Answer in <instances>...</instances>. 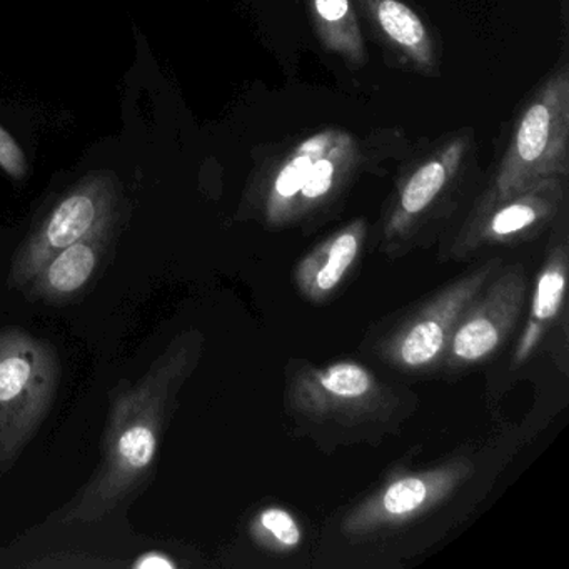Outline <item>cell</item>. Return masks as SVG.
<instances>
[{"mask_svg": "<svg viewBox=\"0 0 569 569\" xmlns=\"http://www.w3.org/2000/svg\"><path fill=\"white\" fill-rule=\"evenodd\" d=\"M202 349L204 336L188 329L169 342L138 381L119 382L111 392L99 465L59 511V522L102 521L148 485L179 392L198 368Z\"/></svg>", "mask_w": 569, "mask_h": 569, "instance_id": "6da1fadb", "label": "cell"}, {"mask_svg": "<svg viewBox=\"0 0 569 569\" xmlns=\"http://www.w3.org/2000/svg\"><path fill=\"white\" fill-rule=\"evenodd\" d=\"M61 382V358L48 339L0 329V476L14 468L48 418Z\"/></svg>", "mask_w": 569, "mask_h": 569, "instance_id": "7a4b0ae2", "label": "cell"}, {"mask_svg": "<svg viewBox=\"0 0 569 569\" xmlns=\"http://www.w3.org/2000/svg\"><path fill=\"white\" fill-rule=\"evenodd\" d=\"M569 172V72H552L519 114L508 151L479 202L508 198Z\"/></svg>", "mask_w": 569, "mask_h": 569, "instance_id": "3957f363", "label": "cell"}, {"mask_svg": "<svg viewBox=\"0 0 569 569\" xmlns=\"http://www.w3.org/2000/svg\"><path fill=\"white\" fill-rule=\"evenodd\" d=\"M286 399L305 421L345 428L381 422L396 409L391 389L355 361L298 369L289 379Z\"/></svg>", "mask_w": 569, "mask_h": 569, "instance_id": "277c9868", "label": "cell"}, {"mask_svg": "<svg viewBox=\"0 0 569 569\" xmlns=\"http://www.w3.org/2000/svg\"><path fill=\"white\" fill-rule=\"evenodd\" d=\"M501 268V259H489L432 295L382 339L381 358L402 371L441 366L462 316Z\"/></svg>", "mask_w": 569, "mask_h": 569, "instance_id": "5b68a950", "label": "cell"}, {"mask_svg": "<svg viewBox=\"0 0 569 569\" xmlns=\"http://www.w3.org/2000/svg\"><path fill=\"white\" fill-rule=\"evenodd\" d=\"M118 204L114 174L99 171L82 178L22 242L12 259L9 286L22 291L49 258L96 232L114 228Z\"/></svg>", "mask_w": 569, "mask_h": 569, "instance_id": "8992f818", "label": "cell"}, {"mask_svg": "<svg viewBox=\"0 0 569 569\" xmlns=\"http://www.w3.org/2000/svg\"><path fill=\"white\" fill-rule=\"evenodd\" d=\"M562 206V179H545L508 198L478 202L449 246V258L459 261L496 246L529 241L558 219Z\"/></svg>", "mask_w": 569, "mask_h": 569, "instance_id": "52a82bcc", "label": "cell"}, {"mask_svg": "<svg viewBox=\"0 0 569 569\" xmlns=\"http://www.w3.org/2000/svg\"><path fill=\"white\" fill-rule=\"evenodd\" d=\"M472 471L475 468L469 459L456 458L425 471L391 479L385 488L349 511L342 531L362 538L408 525L448 501L471 478Z\"/></svg>", "mask_w": 569, "mask_h": 569, "instance_id": "ba28073f", "label": "cell"}, {"mask_svg": "<svg viewBox=\"0 0 569 569\" xmlns=\"http://www.w3.org/2000/svg\"><path fill=\"white\" fill-rule=\"evenodd\" d=\"M526 298L528 276L525 268L502 264L462 316L441 366L466 369L492 358L515 331Z\"/></svg>", "mask_w": 569, "mask_h": 569, "instance_id": "9c48e42d", "label": "cell"}, {"mask_svg": "<svg viewBox=\"0 0 569 569\" xmlns=\"http://www.w3.org/2000/svg\"><path fill=\"white\" fill-rule=\"evenodd\" d=\"M465 152V141L455 139L441 151L429 156L399 186L396 201L389 208L385 221V238L389 244L408 241L425 216L435 209L436 202L455 181Z\"/></svg>", "mask_w": 569, "mask_h": 569, "instance_id": "30bf717a", "label": "cell"}, {"mask_svg": "<svg viewBox=\"0 0 569 569\" xmlns=\"http://www.w3.org/2000/svg\"><path fill=\"white\" fill-rule=\"evenodd\" d=\"M112 231L96 232L49 258L26 286L29 298L52 306L78 299L94 279Z\"/></svg>", "mask_w": 569, "mask_h": 569, "instance_id": "8fae6325", "label": "cell"}, {"mask_svg": "<svg viewBox=\"0 0 569 569\" xmlns=\"http://www.w3.org/2000/svg\"><path fill=\"white\" fill-rule=\"evenodd\" d=\"M366 236L368 224L358 219L319 242L296 268L299 292L315 305L328 301L358 262Z\"/></svg>", "mask_w": 569, "mask_h": 569, "instance_id": "7c38bea8", "label": "cell"}, {"mask_svg": "<svg viewBox=\"0 0 569 569\" xmlns=\"http://www.w3.org/2000/svg\"><path fill=\"white\" fill-rule=\"evenodd\" d=\"M335 129L318 132L311 138L299 142L288 154L282 156L276 162L274 169L269 172L262 182L259 208H261L262 221L271 228H284L288 226L289 212L305 184L306 178L311 172L316 159L331 144L336 136Z\"/></svg>", "mask_w": 569, "mask_h": 569, "instance_id": "4fadbf2b", "label": "cell"}, {"mask_svg": "<svg viewBox=\"0 0 569 569\" xmlns=\"http://www.w3.org/2000/svg\"><path fill=\"white\" fill-rule=\"evenodd\" d=\"M368 21L405 64L435 72L436 52L425 22L401 0H358Z\"/></svg>", "mask_w": 569, "mask_h": 569, "instance_id": "5bb4252c", "label": "cell"}, {"mask_svg": "<svg viewBox=\"0 0 569 569\" xmlns=\"http://www.w3.org/2000/svg\"><path fill=\"white\" fill-rule=\"evenodd\" d=\"M356 164L358 148L355 139L346 132H336L331 144L312 164L289 212L288 226L306 221L328 208L355 174Z\"/></svg>", "mask_w": 569, "mask_h": 569, "instance_id": "9a60e30c", "label": "cell"}, {"mask_svg": "<svg viewBox=\"0 0 569 569\" xmlns=\"http://www.w3.org/2000/svg\"><path fill=\"white\" fill-rule=\"evenodd\" d=\"M566 284H568V242L566 229L559 238H552L546 252L545 264L539 271L531 296L528 328L519 342L516 359L525 361L542 341L546 331L558 319L565 306Z\"/></svg>", "mask_w": 569, "mask_h": 569, "instance_id": "2e32d148", "label": "cell"}, {"mask_svg": "<svg viewBox=\"0 0 569 569\" xmlns=\"http://www.w3.org/2000/svg\"><path fill=\"white\" fill-rule=\"evenodd\" d=\"M316 32L328 51L352 68L366 64V46L352 0H311Z\"/></svg>", "mask_w": 569, "mask_h": 569, "instance_id": "e0dca14e", "label": "cell"}, {"mask_svg": "<svg viewBox=\"0 0 569 569\" xmlns=\"http://www.w3.org/2000/svg\"><path fill=\"white\" fill-rule=\"evenodd\" d=\"M252 538L274 551H289L301 545L302 532L291 512L282 508H266L251 526Z\"/></svg>", "mask_w": 569, "mask_h": 569, "instance_id": "ac0fdd59", "label": "cell"}, {"mask_svg": "<svg viewBox=\"0 0 569 569\" xmlns=\"http://www.w3.org/2000/svg\"><path fill=\"white\" fill-rule=\"evenodd\" d=\"M0 169L16 179L22 181L28 176L29 162L19 142L11 132L0 126Z\"/></svg>", "mask_w": 569, "mask_h": 569, "instance_id": "d6986e66", "label": "cell"}, {"mask_svg": "<svg viewBox=\"0 0 569 569\" xmlns=\"http://www.w3.org/2000/svg\"><path fill=\"white\" fill-rule=\"evenodd\" d=\"M132 568L138 569H172L178 568V562L171 558L169 555H164V552L151 551L146 552V555L139 556L134 562H132Z\"/></svg>", "mask_w": 569, "mask_h": 569, "instance_id": "ffe728a7", "label": "cell"}]
</instances>
